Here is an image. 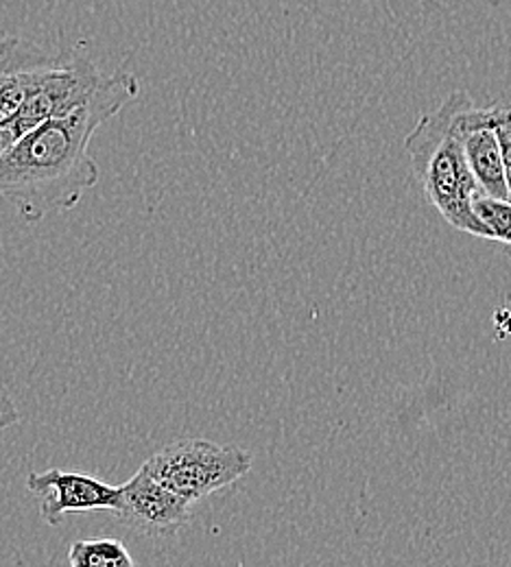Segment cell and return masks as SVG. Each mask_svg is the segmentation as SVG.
<instances>
[{"label":"cell","instance_id":"1","mask_svg":"<svg viewBox=\"0 0 511 567\" xmlns=\"http://www.w3.org/2000/svg\"><path fill=\"white\" fill-rule=\"evenodd\" d=\"M139 92L132 72L103 76L81 107L27 132L0 157V197L11 202L27 223L73 210L83 193L99 184V166L88 153L94 132Z\"/></svg>","mask_w":511,"mask_h":567},{"label":"cell","instance_id":"2","mask_svg":"<svg viewBox=\"0 0 511 567\" xmlns=\"http://www.w3.org/2000/svg\"><path fill=\"white\" fill-rule=\"evenodd\" d=\"M474 105L468 92H452L436 112L425 114L405 138V148L425 195L454 229L490 240L488 229L472 213L481 193L463 151V121Z\"/></svg>","mask_w":511,"mask_h":567},{"label":"cell","instance_id":"3","mask_svg":"<svg viewBox=\"0 0 511 567\" xmlns=\"http://www.w3.org/2000/svg\"><path fill=\"white\" fill-rule=\"evenodd\" d=\"M254 458L236 445H219L208 439H182L149 456L146 474L188 499L191 504L213 496L252 472Z\"/></svg>","mask_w":511,"mask_h":567},{"label":"cell","instance_id":"4","mask_svg":"<svg viewBox=\"0 0 511 567\" xmlns=\"http://www.w3.org/2000/svg\"><path fill=\"white\" fill-rule=\"evenodd\" d=\"M103 76L81 55H60L58 64L42 74L16 116L29 127L67 116L92 96Z\"/></svg>","mask_w":511,"mask_h":567},{"label":"cell","instance_id":"5","mask_svg":"<svg viewBox=\"0 0 511 567\" xmlns=\"http://www.w3.org/2000/svg\"><path fill=\"white\" fill-rule=\"evenodd\" d=\"M27 489L40 497V517L49 526H60L71 513L116 511L121 487L108 485L90 474L47 470L29 472Z\"/></svg>","mask_w":511,"mask_h":567},{"label":"cell","instance_id":"6","mask_svg":"<svg viewBox=\"0 0 511 567\" xmlns=\"http://www.w3.org/2000/svg\"><path fill=\"white\" fill-rule=\"evenodd\" d=\"M119 487L121 496L114 513L141 535L153 539L173 537L191 519L193 504L153 481L143 467Z\"/></svg>","mask_w":511,"mask_h":567},{"label":"cell","instance_id":"7","mask_svg":"<svg viewBox=\"0 0 511 567\" xmlns=\"http://www.w3.org/2000/svg\"><path fill=\"white\" fill-rule=\"evenodd\" d=\"M497 114H499V105H492V107L472 105L468 110L463 121V151L479 190L494 199H510L501 142L494 127Z\"/></svg>","mask_w":511,"mask_h":567},{"label":"cell","instance_id":"8","mask_svg":"<svg viewBox=\"0 0 511 567\" xmlns=\"http://www.w3.org/2000/svg\"><path fill=\"white\" fill-rule=\"evenodd\" d=\"M58 60L60 55H49L29 40L0 35V123L20 112L35 83Z\"/></svg>","mask_w":511,"mask_h":567},{"label":"cell","instance_id":"9","mask_svg":"<svg viewBox=\"0 0 511 567\" xmlns=\"http://www.w3.org/2000/svg\"><path fill=\"white\" fill-rule=\"evenodd\" d=\"M69 567H141L127 546L112 537L76 539L69 546Z\"/></svg>","mask_w":511,"mask_h":567},{"label":"cell","instance_id":"10","mask_svg":"<svg viewBox=\"0 0 511 567\" xmlns=\"http://www.w3.org/2000/svg\"><path fill=\"white\" fill-rule=\"evenodd\" d=\"M472 213L479 223L488 229L492 243L510 245L511 247V202L510 199H494L479 193L472 202Z\"/></svg>","mask_w":511,"mask_h":567},{"label":"cell","instance_id":"11","mask_svg":"<svg viewBox=\"0 0 511 567\" xmlns=\"http://www.w3.org/2000/svg\"><path fill=\"white\" fill-rule=\"evenodd\" d=\"M33 127H29L24 121H20L18 116L9 118V121H2L0 123V157L20 141L27 132H31Z\"/></svg>","mask_w":511,"mask_h":567},{"label":"cell","instance_id":"12","mask_svg":"<svg viewBox=\"0 0 511 567\" xmlns=\"http://www.w3.org/2000/svg\"><path fill=\"white\" fill-rule=\"evenodd\" d=\"M20 422V411L13 402V398L0 386V430H7Z\"/></svg>","mask_w":511,"mask_h":567},{"label":"cell","instance_id":"13","mask_svg":"<svg viewBox=\"0 0 511 567\" xmlns=\"http://www.w3.org/2000/svg\"><path fill=\"white\" fill-rule=\"evenodd\" d=\"M497 121H499V114H497ZM494 127H497L499 142H501V155H503V168H505V184H508V195H510L511 202V138L499 123H494Z\"/></svg>","mask_w":511,"mask_h":567},{"label":"cell","instance_id":"14","mask_svg":"<svg viewBox=\"0 0 511 567\" xmlns=\"http://www.w3.org/2000/svg\"><path fill=\"white\" fill-rule=\"evenodd\" d=\"M511 138V107H499V121H497Z\"/></svg>","mask_w":511,"mask_h":567}]
</instances>
